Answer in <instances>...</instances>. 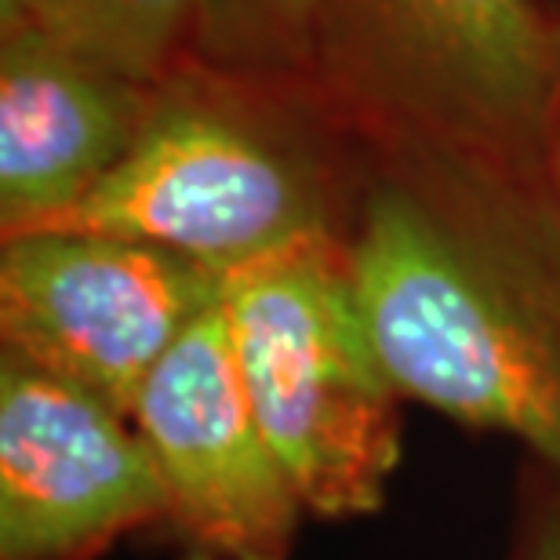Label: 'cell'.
Instances as JSON below:
<instances>
[{
	"mask_svg": "<svg viewBox=\"0 0 560 560\" xmlns=\"http://www.w3.org/2000/svg\"><path fill=\"white\" fill-rule=\"evenodd\" d=\"M342 255L400 397L560 485V211L542 161L357 139Z\"/></svg>",
	"mask_w": 560,
	"mask_h": 560,
	"instance_id": "obj_1",
	"label": "cell"
},
{
	"mask_svg": "<svg viewBox=\"0 0 560 560\" xmlns=\"http://www.w3.org/2000/svg\"><path fill=\"white\" fill-rule=\"evenodd\" d=\"M357 153L317 88L189 55L153 84L125 161L48 230L117 233L230 277L302 244L342 241Z\"/></svg>",
	"mask_w": 560,
	"mask_h": 560,
	"instance_id": "obj_2",
	"label": "cell"
},
{
	"mask_svg": "<svg viewBox=\"0 0 560 560\" xmlns=\"http://www.w3.org/2000/svg\"><path fill=\"white\" fill-rule=\"evenodd\" d=\"M313 88L364 142L542 161L560 106L546 0H313Z\"/></svg>",
	"mask_w": 560,
	"mask_h": 560,
	"instance_id": "obj_3",
	"label": "cell"
},
{
	"mask_svg": "<svg viewBox=\"0 0 560 560\" xmlns=\"http://www.w3.org/2000/svg\"><path fill=\"white\" fill-rule=\"evenodd\" d=\"M233 364L266 444L320 521L368 517L400 466V397L368 335L342 241L222 280Z\"/></svg>",
	"mask_w": 560,
	"mask_h": 560,
	"instance_id": "obj_4",
	"label": "cell"
},
{
	"mask_svg": "<svg viewBox=\"0 0 560 560\" xmlns=\"http://www.w3.org/2000/svg\"><path fill=\"white\" fill-rule=\"evenodd\" d=\"M222 280L186 255L117 233L0 237V353L131 416L153 368L219 306Z\"/></svg>",
	"mask_w": 560,
	"mask_h": 560,
	"instance_id": "obj_5",
	"label": "cell"
},
{
	"mask_svg": "<svg viewBox=\"0 0 560 560\" xmlns=\"http://www.w3.org/2000/svg\"><path fill=\"white\" fill-rule=\"evenodd\" d=\"M164 485V521L208 560H288L295 485L266 444L233 364L222 299L153 368L131 408Z\"/></svg>",
	"mask_w": 560,
	"mask_h": 560,
	"instance_id": "obj_6",
	"label": "cell"
},
{
	"mask_svg": "<svg viewBox=\"0 0 560 560\" xmlns=\"http://www.w3.org/2000/svg\"><path fill=\"white\" fill-rule=\"evenodd\" d=\"M164 510L131 416L0 353V560H95Z\"/></svg>",
	"mask_w": 560,
	"mask_h": 560,
	"instance_id": "obj_7",
	"label": "cell"
},
{
	"mask_svg": "<svg viewBox=\"0 0 560 560\" xmlns=\"http://www.w3.org/2000/svg\"><path fill=\"white\" fill-rule=\"evenodd\" d=\"M153 84L0 26V237L70 215L139 139Z\"/></svg>",
	"mask_w": 560,
	"mask_h": 560,
	"instance_id": "obj_8",
	"label": "cell"
},
{
	"mask_svg": "<svg viewBox=\"0 0 560 560\" xmlns=\"http://www.w3.org/2000/svg\"><path fill=\"white\" fill-rule=\"evenodd\" d=\"M0 26H30L136 81L194 55V0H0Z\"/></svg>",
	"mask_w": 560,
	"mask_h": 560,
	"instance_id": "obj_9",
	"label": "cell"
},
{
	"mask_svg": "<svg viewBox=\"0 0 560 560\" xmlns=\"http://www.w3.org/2000/svg\"><path fill=\"white\" fill-rule=\"evenodd\" d=\"M194 55L233 73L313 88V0H194Z\"/></svg>",
	"mask_w": 560,
	"mask_h": 560,
	"instance_id": "obj_10",
	"label": "cell"
},
{
	"mask_svg": "<svg viewBox=\"0 0 560 560\" xmlns=\"http://www.w3.org/2000/svg\"><path fill=\"white\" fill-rule=\"evenodd\" d=\"M510 560H560V485L539 466L528 469Z\"/></svg>",
	"mask_w": 560,
	"mask_h": 560,
	"instance_id": "obj_11",
	"label": "cell"
},
{
	"mask_svg": "<svg viewBox=\"0 0 560 560\" xmlns=\"http://www.w3.org/2000/svg\"><path fill=\"white\" fill-rule=\"evenodd\" d=\"M542 172H546V183H550V194L557 200V211H560V106L553 114V125L546 131V145H542Z\"/></svg>",
	"mask_w": 560,
	"mask_h": 560,
	"instance_id": "obj_12",
	"label": "cell"
},
{
	"mask_svg": "<svg viewBox=\"0 0 560 560\" xmlns=\"http://www.w3.org/2000/svg\"><path fill=\"white\" fill-rule=\"evenodd\" d=\"M546 4H550V11H553V15H560V0H546Z\"/></svg>",
	"mask_w": 560,
	"mask_h": 560,
	"instance_id": "obj_13",
	"label": "cell"
},
{
	"mask_svg": "<svg viewBox=\"0 0 560 560\" xmlns=\"http://www.w3.org/2000/svg\"><path fill=\"white\" fill-rule=\"evenodd\" d=\"M557 59H560V15H557Z\"/></svg>",
	"mask_w": 560,
	"mask_h": 560,
	"instance_id": "obj_14",
	"label": "cell"
}]
</instances>
